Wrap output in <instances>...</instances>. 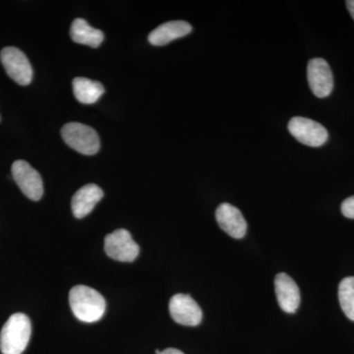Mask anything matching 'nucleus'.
<instances>
[{
    "label": "nucleus",
    "instance_id": "f257e3e1",
    "mask_svg": "<svg viewBox=\"0 0 354 354\" xmlns=\"http://www.w3.org/2000/svg\"><path fill=\"white\" fill-rule=\"evenodd\" d=\"M69 304L76 318L85 323L97 322L106 312L104 297L99 291L86 286H75L71 288Z\"/></svg>",
    "mask_w": 354,
    "mask_h": 354
},
{
    "label": "nucleus",
    "instance_id": "f03ea898",
    "mask_svg": "<svg viewBox=\"0 0 354 354\" xmlns=\"http://www.w3.org/2000/svg\"><path fill=\"white\" fill-rule=\"evenodd\" d=\"M32 325L29 317L13 314L0 333V351L3 354H22L31 339Z\"/></svg>",
    "mask_w": 354,
    "mask_h": 354
},
{
    "label": "nucleus",
    "instance_id": "7ed1b4c3",
    "mask_svg": "<svg viewBox=\"0 0 354 354\" xmlns=\"http://www.w3.org/2000/svg\"><path fill=\"white\" fill-rule=\"evenodd\" d=\"M65 143L83 155L92 156L99 152L101 142L94 128L79 122H70L62 129Z\"/></svg>",
    "mask_w": 354,
    "mask_h": 354
},
{
    "label": "nucleus",
    "instance_id": "20e7f679",
    "mask_svg": "<svg viewBox=\"0 0 354 354\" xmlns=\"http://www.w3.org/2000/svg\"><path fill=\"white\" fill-rule=\"evenodd\" d=\"M104 251L111 259L120 262H133L140 253L138 244L133 241L127 230H114L104 239Z\"/></svg>",
    "mask_w": 354,
    "mask_h": 354
},
{
    "label": "nucleus",
    "instance_id": "39448f33",
    "mask_svg": "<svg viewBox=\"0 0 354 354\" xmlns=\"http://www.w3.org/2000/svg\"><path fill=\"white\" fill-rule=\"evenodd\" d=\"M4 69L12 80L21 86L32 82V68L24 53L14 46L4 48L0 53Z\"/></svg>",
    "mask_w": 354,
    "mask_h": 354
},
{
    "label": "nucleus",
    "instance_id": "423d86ee",
    "mask_svg": "<svg viewBox=\"0 0 354 354\" xmlns=\"http://www.w3.org/2000/svg\"><path fill=\"white\" fill-rule=\"evenodd\" d=\"M288 131L298 142L309 147L322 146L329 138L327 129L322 124L300 116L291 118Z\"/></svg>",
    "mask_w": 354,
    "mask_h": 354
},
{
    "label": "nucleus",
    "instance_id": "0eeeda50",
    "mask_svg": "<svg viewBox=\"0 0 354 354\" xmlns=\"http://www.w3.org/2000/svg\"><path fill=\"white\" fill-rule=\"evenodd\" d=\"M11 172L15 183L18 184L25 196L39 201L44 195L43 179L34 167L26 160H18L13 162Z\"/></svg>",
    "mask_w": 354,
    "mask_h": 354
},
{
    "label": "nucleus",
    "instance_id": "6e6552de",
    "mask_svg": "<svg viewBox=\"0 0 354 354\" xmlns=\"http://www.w3.org/2000/svg\"><path fill=\"white\" fill-rule=\"evenodd\" d=\"M307 78L312 93L317 97H327L334 88V77L329 64L323 58H313L307 67Z\"/></svg>",
    "mask_w": 354,
    "mask_h": 354
},
{
    "label": "nucleus",
    "instance_id": "1a4fd4ad",
    "mask_svg": "<svg viewBox=\"0 0 354 354\" xmlns=\"http://www.w3.org/2000/svg\"><path fill=\"white\" fill-rule=\"evenodd\" d=\"M169 313L171 318L180 325L195 327L201 323L202 309L190 295H174L169 301Z\"/></svg>",
    "mask_w": 354,
    "mask_h": 354
},
{
    "label": "nucleus",
    "instance_id": "9d476101",
    "mask_svg": "<svg viewBox=\"0 0 354 354\" xmlns=\"http://www.w3.org/2000/svg\"><path fill=\"white\" fill-rule=\"evenodd\" d=\"M218 227L234 239H241L245 236L247 223L241 212L236 207L223 203L216 211Z\"/></svg>",
    "mask_w": 354,
    "mask_h": 354
},
{
    "label": "nucleus",
    "instance_id": "9b49d317",
    "mask_svg": "<svg viewBox=\"0 0 354 354\" xmlns=\"http://www.w3.org/2000/svg\"><path fill=\"white\" fill-rule=\"evenodd\" d=\"M274 291L281 310L295 313L300 305V291L293 279L286 272H279L274 278Z\"/></svg>",
    "mask_w": 354,
    "mask_h": 354
},
{
    "label": "nucleus",
    "instance_id": "f8f14e48",
    "mask_svg": "<svg viewBox=\"0 0 354 354\" xmlns=\"http://www.w3.org/2000/svg\"><path fill=\"white\" fill-rule=\"evenodd\" d=\"M104 197V191L95 184H87L77 191L72 198V213L77 218H83L94 209Z\"/></svg>",
    "mask_w": 354,
    "mask_h": 354
},
{
    "label": "nucleus",
    "instance_id": "ddd939ff",
    "mask_svg": "<svg viewBox=\"0 0 354 354\" xmlns=\"http://www.w3.org/2000/svg\"><path fill=\"white\" fill-rule=\"evenodd\" d=\"M192 32V26L185 21H171L158 26L149 35V41L153 46H162L174 39L183 38Z\"/></svg>",
    "mask_w": 354,
    "mask_h": 354
},
{
    "label": "nucleus",
    "instance_id": "4468645a",
    "mask_svg": "<svg viewBox=\"0 0 354 354\" xmlns=\"http://www.w3.org/2000/svg\"><path fill=\"white\" fill-rule=\"evenodd\" d=\"M70 36L77 44H86L91 48H97L104 41V32L95 29L88 24L87 21L77 18L70 28Z\"/></svg>",
    "mask_w": 354,
    "mask_h": 354
},
{
    "label": "nucleus",
    "instance_id": "2eb2a0df",
    "mask_svg": "<svg viewBox=\"0 0 354 354\" xmlns=\"http://www.w3.org/2000/svg\"><path fill=\"white\" fill-rule=\"evenodd\" d=\"M72 86L77 101L84 104H95L104 93L101 83L83 77L74 79Z\"/></svg>",
    "mask_w": 354,
    "mask_h": 354
},
{
    "label": "nucleus",
    "instance_id": "dca6fc26",
    "mask_svg": "<svg viewBox=\"0 0 354 354\" xmlns=\"http://www.w3.org/2000/svg\"><path fill=\"white\" fill-rule=\"evenodd\" d=\"M339 304L349 320L354 322V277H348L339 286Z\"/></svg>",
    "mask_w": 354,
    "mask_h": 354
},
{
    "label": "nucleus",
    "instance_id": "f3484780",
    "mask_svg": "<svg viewBox=\"0 0 354 354\" xmlns=\"http://www.w3.org/2000/svg\"><path fill=\"white\" fill-rule=\"evenodd\" d=\"M342 213L346 218L354 220V196L349 197L342 202Z\"/></svg>",
    "mask_w": 354,
    "mask_h": 354
},
{
    "label": "nucleus",
    "instance_id": "a211bd4d",
    "mask_svg": "<svg viewBox=\"0 0 354 354\" xmlns=\"http://www.w3.org/2000/svg\"><path fill=\"white\" fill-rule=\"evenodd\" d=\"M157 354H184L183 351H178L176 348H167L165 351H160Z\"/></svg>",
    "mask_w": 354,
    "mask_h": 354
},
{
    "label": "nucleus",
    "instance_id": "6ab92c4d",
    "mask_svg": "<svg viewBox=\"0 0 354 354\" xmlns=\"http://www.w3.org/2000/svg\"><path fill=\"white\" fill-rule=\"evenodd\" d=\"M346 7H348L349 13H351V17L354 20V0H348L346 1Z\"/></svg>",
    "mask_w": 354,
    "mask_h": 354
}]
</instances>
